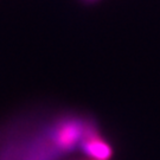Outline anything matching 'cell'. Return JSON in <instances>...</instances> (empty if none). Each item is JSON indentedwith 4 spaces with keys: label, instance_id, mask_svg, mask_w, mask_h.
<instances>
[{
    "label": "cell",
    "instance_id": "obj_1",
    "mask_svg": "<svg viewBox=\"0 0 160 160\" xmlns=\"http://www.w3.org/2000/svg\"><path fill=\"white\" fill-rule=\"evenodd\" d=\"M92 127V122L80 118H63L34 139L29 152H22L20 160H58L64 154L81 149V143Z\"/></svg>",
    "mask_w": 160,
    "mask_h": 160
},
{
    "label": "cell",
    "instance_id": "obj_2",
    "mask_svg": "<svg viewBox=\"0 0 160 160\" xmlns=\"http://www.w3.org/2000/svg\"><path fill=\"white\" fill-rule=\"evenodd\" d=\"M81 152L92 160H108L113 155L110 145L100 137L96 128L90 132L82 141Z\"/></svg>",
    "mask_w": 160,
    "mask_h": 160
}]
</instances>
